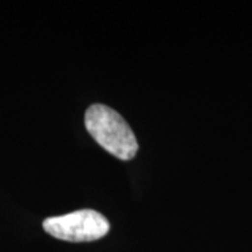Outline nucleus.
<instances>
[{
	"label": "nucleus",
	"instance_id": "1",
	"mask_svg": "<svg viewBox=\"0 0 252 252\" xmlns=\"http://www.w3.org/2000/svg\"><path fill=\"white\" fill-rule=\"evenodd\" d=\"M86 126L91 137L110 154L131 160L138 151V141L124 118L103 104H94L86 112Z\"/></svg>",
	"mask_w": 252,
	"mask_h": 252
},
{
	"label": "nucleus",
	"instance_id": "2",
	"mask_svg": "<svg viewBox=\"0 0 252 252\" xmlns=\"http://www.w3.org/2000/svg\"><path fill=\"white\" fill-rule=\"evenodd\" d=\"M43 229L53 237L67 242H93L109 232L110 223L105 216L93 209H81L62 216L48 217Z\"/></svg>",
	"mask_w": 252,
	"mask_h": 252
}]
</instances>
